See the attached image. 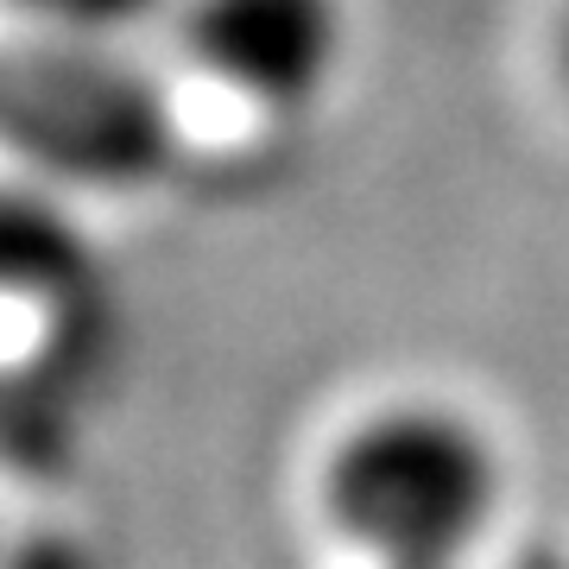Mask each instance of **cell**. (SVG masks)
<instances>
[{
	"instance_id": "obj_1",
	"label": "cell",
	"mask_w": 569,
	"mask_h": 569,
	"mask_svg": "<svg viewBox=\"0 0 569 569\" xmlns=\"http://www.w3.org/2000/svg\"><path fill=\"white\" fill-rule=\"evenodd\" d=\"M507 500V462L449 399L361 411L317 462V512L373 569H456Z\"/></svg>"
},
{
	"instance_id": "obj_2",
	"label": "cell",
	"mask_w": 569,
	"mask_h": 569,
	"mask_svg": "<svg viewBox=\"0 0 569 569\" xmlns=\"http://www.w3.org/2000/svg\"><path fill=\"white\" fill-rule=\"evenodd\" d=\"M178 108L127 44L0 39V152L58 190H146L178 159Z\"/></svg>"
},
{
	"instance_id": "obj_3",
	"label": "cell",
	"mask_w": 569,
	"mask_h": 569,
	"mask_svg": "<svg viewBox=\"0 0 569 569\" xmlns=\"http://www.w3.org/2000/svg\"><path fill=\"white\" fill-rule=\"evenodd\" d=\"M183 44L209 82L260 114H310L348 58L342 0H190Z\"/></svg>"
},
{
	"instance_id": "obj_4",
	"label": "cell",
	"mask_w": 569,
	"mask_h": 569,
	"mask_svg": "<svg viewBox=\"0 0 569 569\" xmlns=\"http://www.w3.org/2000/svg\"><path fill=\"white\" fill-rule=\"evenodd\" d=\"M89 279V234L58 183L0 178V305L77 298Z\"/></svg>"
},
{
	"instance_id": "obj_5",
	"label": "cell",
	"mask_w": 569,
	"mask_h": 569,
	"mask_svg": "<svg viewBox=\"0 0 569 569\" xmlns=\"http://www.w3.org/2000/svg\"><path fill=\"white\" fill-rule=\"evenodd\" d=\"M20 26L32 32H58V39H102L127 44L140 26H152L171 0H7Z\"/></svg>"
},
{
	"instance_id": "obj_6",
	"label": "cell",
	"mask_w": 569,
	"mask_h": 569,
	"mask_svg": "<svg viewBox=\"0 0 569 569\" xmlns=\"http://www.w3.org/2000/svg\"><path fill=\"white\" fill-rule=\"evenodd\" d=\"M7 569H102L77 538H58V531H39V538H20V550L7 557Z\"/></svg>"
},
{
	"instance_id": "obj_7",
	"label": "cell",
	"mask_w": 569,
	"mask_h": 569,
	"mask_svg": "<svg viewBox=\"0 0 569 569\" xmlns=\"http://www.w3.org/2000/svg\"><path fill=\"white\" fill-rule=\"evenodd\" d=\"M557 70H563V89H569V0L557 13Z\"/></svg>"
}]
</instances>
